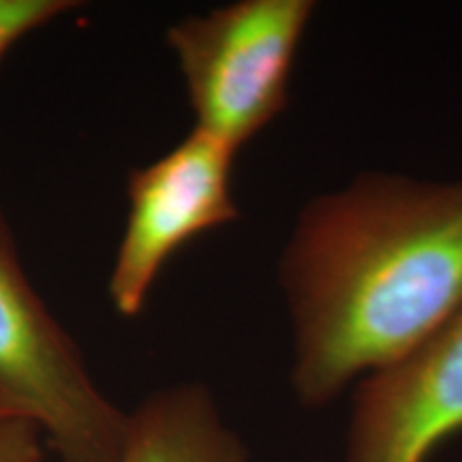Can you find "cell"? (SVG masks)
Returning a JSON list of instances; mask_svg holds the SVG:
<instances>
[{
  "mask_svg": "<svg viewBox=\"0 0 462 462\" xmlns=\"http://www.w3.org/2000/svg\"><path fill=\"white\" fill-rule=\"evenodd\" d=\"M118 462H248V452L210 392L180 383L152 392L129 413Z\"/></svg>",
  "mask_w": 462,
  "mask_h": 462,
  "instance_id": "8992f818",
  "label": "cell"
},
{
  "mask_svg": "<svg viewBox=\"0 0 462 462\" xmlns=\"http://www.w3.org/2000/svg\"><path fill=\"white\" fill-rule=\"evenodd\" d=\"M75 7L79 3L71 0H0V58L26 34Z\"/></svg>",
  "mask_w": 462,
  "mask_h": 462,
  "instance_id": "52a82bcc",
  "label": "cell"
},
{
  "mask_svg": "<svg viewBox=\"0 0 462 462\" xmlns=\"http://www.w3.org/2000/svg\"><path fill=\"white\" fill-rule=\"evenodd\" d=\"M0 396L42 430L58 462H118L129 413L99 390L79 349L37 296L3 215Z\"/></svg>",
  "mask_w": 462,
  "mask_h": 462,
  "instance_id": "3957f363",
  "label": "cell"
},
{
  "mask_svg": "<svg viewBox=\"0 0 462 462\" xmlns=\"http://www.w3.org/2000/svg\"><path fill=\"white\" fill-rule=\"evenodd\" d=\"M236 152L193 129L163 157L129 176V217L109 274V298L123 317H137L163 265L206 231L240 217L231 198Z\"/></svg>",
  "mask_w": 462,
  "mask_h": 462,
  "instance_id": "277c9868",
  "label": "cell"
},
{
  "mask_svg": "<svg viewBox=\"0 0 462 462\" xmlns=\"http://www.w3.org/2000/svg\"><path fill=\"white\" fill-rule=\"evenodd\" d=\"M310 0H240L167 28L195 129L238 152L289 103Z\"/></svg>",
  "mask_w": 462,
  "mask_h": 462,
  "instance_id": "7a4b0ae2",
  "label": "cell"
},
{
  "mask_svg": "<svg viewBox=\"0 0 462 462\" xmlns=\"http://www.w3.org/2000/svg\"><path fill=\"white\" fill-rule=\"evenodd\" d=\"M462 432V310L357 385L345 462H429Z\"/></svg>",
  "mask_w": 462,
  "mask_h": 462,
  "instance_id": "5b68a950",
  "label": "cell"
},
{
  "mask_svg": "<svg viewBox=\"0 0 462 462\" xmlns=\"http://www.w3.org/2000/svg\"><path fill=\"white\" fill-rule=\"evenodd\" d=\"M0 418H22V415L17 413L15 409L11 407V404H9L7 401H5L3 396H0ZM24 420H26V418H24Z\"/></svg>",
  "mask_w": 462,
  "mask_h": 462,
  "instance_id": "9c48e42d",
  "label": "cell"
},
{
  "mask_svg": "<svg viewBox=\"0 0 462 462\" xmlns=\"http://www.w3.org/2000/svg\"><path fill=\"white\" fill-rule=\"evenodd\" d=\"M281 281L293 321V394L323 407L462 310V180L374 173L313 199Z\"/></svg>",
  "mask_w": 462,
  "mask_h": 462,
  "instance_id": "6da1fadb",
  "label": "cell"
},
{
  "mask_svg": "<svg viewBox=\"0 0 462 462\" xmlns=\"http://www.w3.org/2000/svg\"><path fill=\"white\" fill-rule=\"evenodd\" d=\"M42 430L24 418H0V462H43Z\"/></svg>",
  "mask_w": 462,
  "mask_h": 462,
  "instance_id": "ba28073f",
  "label": "cell"
}]
</instances>
